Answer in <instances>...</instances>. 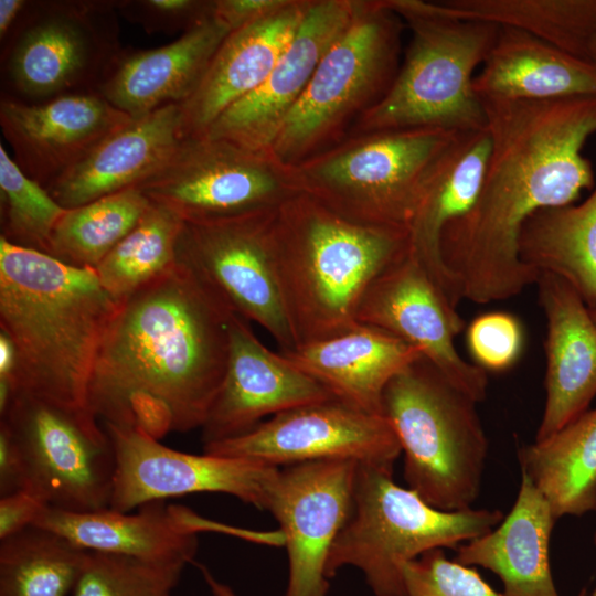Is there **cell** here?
I'll return each instance as SVG.
<instances>
[{
  "label": "cell",
  "instance_id": "cell-9",
  "mask_svg": "<svg viewBox=\"0 0 596 596\" xmlns=\"http://www.w3.org/2000/svg\"><path fill=\"white\" fill-rule=\"evenodd\" d=\"M457 131L385 129L347 136L295 166L301 192L364 224L408 230L426 179Z\"/></svg>",
  "mask_w": 596,
  "mask_h": 596
},
{
  "label": "cell",
  "instance_id": "cell-13",
  "mask_svg": "<svg viewBox=\"0 0 596 596\" xmlns=\"http://www.w3.org/2000/svg\"><path fill=\"white\" fill-rule=\"evenodd\" d=\"M278 209V207H277ZM184 221L177 260L234 315L263 327L280 352L297 347L280 286L276 210Z\"/></svg>",
  "mask_w": 596,
  "mask_h": 596
},
{
  "label": "cell",
  "instance_id": "cell-32",
  "mask_svg": "<svg viewBox=\"0 0 596 596\" xmlns=\"http://www.w3.org/2000/svg\"><path fill=\"white\" fill-rule=\"evenodd\" d=\"M439 3L455 17L523 30L587 62L596 41V0H447Z\"/></svg>",
  "mask_w": 596,
  "mask_h": 596
},
{
  "label": "cell",
  "instance_id": "cell-14",
  "mask_svg": "<svg viewBox=\"0 0 596 596\" xmlns=\"http://www.w3.org/2000/svg\"><path fill=\"white\" fill-rule=\"evenodd\" d=\"M115 451L109 508L130 512L152 501L225 493L266 510L278 467L256 460L179 451L137 427L103 423Z\"/></svg>",
  "mask_w": 596,
  "mask_h": 596
},
{
  "label": "cell",
  "instance_id": "cell-7",
  "mask_svg": "<svg viewBox=\"0 0 596 596\" xmlns=\"http://www.w3.org/2000/svg\"><path fill=\"white\" fill-rule=\"evenodd\" d=\"M499 509L443 511L394 482L393 470L359 464L352 513L334 540L326 575L356 567L375 596H407L405 563L435 549H456L494 529Z\"/></svg>",
  "mask_w": 596,
  "mask_h": 596
},
{
  "label": "cell",
  "instance_id": "cell-26",
  "mask_svg": "<svg viewBox=\"0 0 596 596\" xmlns=\"http://www.w3.org/2000/svg\"><path fill=\"white\" fill-rule=\"evenodd\" d=\"M557 520L544 496L521 473L509 513L488 533L457 546L454 560L494 573L503 596H560L550 565Z\"/></svg>",
  "mask_w": 596,
  "mask_h": 596
},
{
  "label": "cell",
  "instance_id": "cell-49",
  "mask_svg": "<svg viewBox=\"0 0 596 596\" xmlns=\"http://www.w3.org/2000/svg\"><path fill=\"white\" fill-rule=\"evenodd\" d=\"M587 595V590L586 588H583L577 596H586Z\"/></svg>",
  "mask_w": 596,
  "mask_h": 596
},
{
  "label": "cell",
  "instance_id": "cell-43",
  "mask_svg": "<svg viewBox=\"0 0 596 596\" xmlns=\"http://www.w3.org/2000/svg\"><path fill=\"white\" fill-rule=\"evenodd\" d=\"M22 454L8 427L0 423V497L25 488Z\"/></svg>",
  "mask_w": 596,
  "mask_h": 596
},
{
  "label": "cell",
  "instance_id": "cell-27",
  "mask_svg": "<svg viewBox=\"0 0 596 596\" xmlns=\"http://www.w3.org/2000/svg\"><path fill=\"white\" fill-rule=\"evenodd\" d=\"M490 148L487 128L457 132L432 167L408 226L411 253L455 308L460 298L441 260L440 237L476 202Z\"/></svg>",
  "mask_w": 596,
  "mask_h": 596
},
{
  "label": "cell",
  "instance_id": "cell-4",
  "mask_svg": "<svg viewBox=\"0 0 596 596\" xmlns=\"http://www.w3.org/2000/svg\"><path fill=\"white\" fill-rule=\"evenodd\" d=\"M274 233L297 347L359 323L358 310L370 285L411 249L407 228L348 220L305 193L276 210Z\"/></svg>",
  "mask_w": 596,
  "mask_h": 596
},
{
  "label": "cell",
  "instance_id": "cell-50",
  "mask_svg": "<svg viewBox=\"0 0 596 596\" xmlns=\"http://www.w3.org/2000/svg\"><path fill=\"white\" fill-rule=\"evenodd\" d=\"M594 544L596 545V530H595V533H594ZM592 596H596V588H595Z\"/></svg>",
  "mask_w": 596,
  "mask_h": 596
},
{
  "label": "cell",
  "instance_id": "cell-28",
  "mask_svg": "<svg viewBox=\"0 0 596 596\" xmlns=\"http://www.w3.org/2000/svg\"><path fill=\"white\" fill-rule=\"evenodd\" d=\"M33 525L54 532L75 546L153 562L191 564L198 534L182 530L164 501H152L132 513L110 508L67 511L47 505Z\"/></svg>",
  "mask_w": 596,
  "mask_h": 596
},
{
  "label": "cell",
  "instance_id": "cell-40",
  "mask_svg": "<svg viewBox=\"0 0 596 596\" xmlns=\"http://www.w3.org/2000/svg\"><path fill=\"white\" fill-rule=\"evenodd\" d=\"M119 15L147 33L187 32L212 15L213 0H117Z\"/></svg>",
  "mask_w": 596,
  "mask_h": 596
},
{
  "label": "cell",
  "instance_id": "cell-38",
  "mask_svg": "<svg viewBox=\"0 0 596 596\" xmlns=\"http://www.w3.org/2000/svg\"><path fill=\"white\" fill-rule=\"evenodd\" d=\"M402 574L407 596H503L471 566L448 560L443 549L405 563Z\"/></svg>",
  "mask_w": 596,
  "mask_h": 596
},
{
  "label": "cell",
  "instance_id": "cell-37",
  "mask_svg": "<svg viewBox=\"0 0 596 596\" xmlns=\"http://www.w3.org/2000/svg\"><path fill=\"white\" fill-rule=\"evenodd\" d=\"M187 564L88 552L72 596H171Z\"/></svg>",
  "mask_w": 596,
  "mask_h": 596
},
{
  "label": "cell",
  "instance_id": "cell-45",
  "mask_svg": "<svg viewBox=\"0 0 596 596\" xmlns=\"http://www.w3.org/2000/svg\"><path fill=\"white\" fill-rule=\"evenodd\" d=\"M15 368L17 355L14 347L7 334L0 331V382L9 384L12 391Z\"/></svg>",
  "mask_w": 596,
  "mask_h": 596
},
{
  "label": "cell",
  "instance_id": "cell-36",
  "mask_svg": "<svg viewBox=\"0 0 596 596\" xmlns=\"http://www.w3.org/2000/svg\"><path fill=\"white\" fill-rule=\"evenodd\" d=\"M65 211L45 188L22 172L0 143V237L47 254L53 230Z\"/></svg>",
  "mask_w": 596,
  "mask_h": 596
},
{
  "label": "cell",
  "instance_id": "cell-35",
  "mask_svg": "<svg viewBox=\"0 0 596 596\" xmlns=\"http://www.w3.org/2000/svg\"><path fill=\"white\" fill-rule=\"evenodd\" d=\"M183 222L151 202L136 226L95 267L104 289L120 302L173 267Z\"/></svg>",
  "mask_w": 596,
  "mask_h": 596
},
{
  "label": "cell",
  "instance_id": "cell-15",
  "mask_svg": "<svg viewBox=\"0 0 596 596\" xmlns=\"http://www.w3.org/2000/svg\"><path fill=\"white\" fill-rule=\"evenodd\" d=\"M203 453L278 468L344 459L393 470L402 449L383 415L330 398L276 414L241 436L203 444Z\"/></svg>",
  "mask_w": 596,
  "mask_h": 596
},
{
  "label": "cell",
  "instance_id": "cell-46",
  "mask_svg": "<svg viewBox=\"0 0 596 596\" xmlns=\"http://www.w3.org/2000/svg\"><path fill=\"white\" fill-rule=\"evenodd\" d=\"M198 568L201 571L202 576L213 596H237L228 585L216 579L206 566L198 564Z\"/></svg>",
  "mask_w": 596,
  "mask_h": 596
},
{
  "label": "cell",
  "instance_id": "cell-16",
  "mask_svg": "<svg viewBox=\"0 0 596 596\" xmlns=\"http://www.w3.org/2000/svg\"><path fill=\"white\" fill-rule=\"evenodd\" d=\"M358 465L329 459L279 468L266 510L277 520L287 551L285 596H328L327 562L352 513Z\"/></svg>",
  "mask_w": 596,
  "mask_h": 596
},
{
  "label": "cell",
  "instance_id": "cell-2",
  "mask_svg": "<svg viewBox=\"0 0 596 596\" xmlns=\"http://www.w3.org/2000/svg\"><path fill=\"white\" fill-rule=\"evenodd\" d=\"M231 312L183 264L119 302L94 366L88 406L119 424L145 393L171 411L173 432L201 428L222 384Z\"/></svg>",
  "mask_w": 596,
  "mask_h": 596
},
{
  "label": "cell",
  "instance_id": "cell-6",
  "mask_svg": "<svg viewBox=\"0 0 596 596\" xmlns=\"http://www.w3.org/2000/svg\"><path fill=\"white\" fill-rule=\"evenodd\" d=\"M471 395L423 356L387 384L382 414L404 455L407 488L443 511L473 508L489 440Z\"/></svg>",
  "mask_w": 596,
  "mask_h": 596
},
{
  "label": "cell",
  "instance_id": "cell-29",
  "mask_svg": "<svg viewBox=\"0 0 596 596\" xmlns=\"http://www.w3.org/2000/svg\"><path fill=\"white\" fill-rule=\"evenodd\" d=\"M481 72L479 98L550 100L596 96V65L520 29L500 26Z\"/></svg>",
  "mask_w": 596,
  "mask_h": 596
},
{
  "label": "cell",
  "instance_id": "cell-12",
  "mask_svg": "<svg viewBox=\"0 0 596 596\" xmlns=\"http://www.w3.org/2000/svg\"><path fill=\"white\" fill-rule=\"evenodd\" d=\"M91 411L18 392L0 415L22 454L25 488L47 505L75 512L109 508L116 458Z\"/></svg>",
  "mask_w": 596,
  "mask_h": 596
},
{
  "label": "cell",
  "instance_id": "cell-21",
  "mask_svg": "<svg viewBox=\"0 0 596 596\" xmlns=\"http://www.w3.org/2000/svg\"><path fill=\"white\" fill-rule=\"evenodd\" d=\"M536 285L546 318L545 404L534 439L541 441L588 411L596 396V323L564 279L541 273Z\"/></svg>",
  "mask_w": 596,
  "mask_h": 596
},
{
  "label": "cell",
  "instance_id": "cell-48",
  "mask_svg": "<svg viewBox=\"0 0 596 596\" xmlns=\"http://www.w3.org/2000/svg\"><path fill=\"white\" fill-rule=\"evenodd\" d=\"M589 313L593 321L596 323V308H589Z\"/></svg>",
  "mask_w": 596,
  "mask_h": 596
},
{
  "label": "cell",
  "instance_id": "cell-39",
  "mask_svg": "<svg viewBox=\"0 0 596 596\" xmlns=\"http://www.w3.org/2000/svg\"><path fill=\"white\" fill-rule=\"evenodd\" d=\"M523 344L522 326L508 312L482 313L467 328L469 352L476 365L486 372H502L513 366L522 353Z\"/></svg>",
  "mask_w": 596,
  "mask_h": 596
},
{
  "label": "cell",
  "instance_id": "cell-34",
  "mask_svg": "<svg viewBox=\"0 0 596 596\" xmlns=\"http://www.w3.org/2000/svg\"><path fill=\"white\" fill-rule=\"evenodd\" d=\"M150 204L139 189L130 188L66 209L53 230L47 254L75 267L95 268Z\"/></svg>",
  "mask_w": 596,
  "mask_h": 596
},
{
  "label": "cell",
  "instance_id": "cell-41",
  "mask_svg": "<svg viewBox=\"0 0 596 596\" xmlns=\"http://www.w3.org/2000/svg\"><path fill=\"white\" fill-rule=\"evenodd\" d=\"M46 507L44 499L29 488L0 497V541L32 526Z\"/></svg>",
  "mask_w": 596,
  "mask_h": 596
},
{
  "label": "cell",
  "instance_id": "cell-10",
  "mask_svg": "<svg viewBox=\"0 0 596 596\" xmlns=\"http://www.w3.org/2000/svg\"><path fill=\"white\" fill-rule=\"evenodd\" d=\"M110 0L29 1L1 43V96L39 103L98 92L124 52Z\"/></svg>",
  "mask_w": 596,
  "mask_h": 596
},
{
  "label": "cell",
  "instance_id": "cell-18",
  "mask_svg": "<svg viewBox=\"0 0 596 596\" xmlns=\"http://www.w3.org/2000/svg\"><path fill=\"white\" fill-rule=\"evenodd\" d=\"M131 118L98 92L39 103L0 97V127L12 159L45 189Z\"/></svg>",
  "mask_w": 596,
  "mask_h": 596
},
{
  "label": "cell",
  "instance_id": "cell-33",
  "mask_svg": "<svg viewBox=\"0 0 596 596\" xmlns=\"http://www.w3.org/2000/svg\"><path fill=\"white\" fill-rule=\"evenodd\" d=\"M86 554L36 525L1 540L0 596H66L77 582Z\"/></svg>",
  "mask_w": 596,
  "mask_h": 596
},
{
  "label": "cell",
  "instance_id": "cell-11",
  "mask_svg": "<svg viewBox=\"0 0 596 596\" xmlns=\"http://www.w3.org/2000/svg\"><path fill=\"white\" fill-rule=\"evenodd\" d=\"M183 221L274 210L302 193L295 167L273 151H255L207 136L184 138L137 187Z\"/></svg>",
  "mask_w": 596,
  "mask_h": 596
},
{
  "label": "cell",
  "instance_id": "cell-31",
  "mask_svg": "<svg viewBox=\"0 0 596 596\" xmlns=\"http://www.w3.org/2000/svg\"><path fill=\"white\" fill-rule=\"evenodd\" d=\"M518 460L557 519L596 511V408L519 448Z\"/></svg>",
  "mask_w": 596,
  "mask_h": 596
},
{
  "label": "cell",
  "instance_id": "cell-1",
  "mask_svg": "<svg viewBox=\"0 0 596 596\" xmlns=\"http://www.w3.org/2000/svg\"><path fill=\"white\" fill-rule=\"evenodd\" d=\"M480 99L491 142L485 177L472 206L443 230L440 256L459 298L488 304L538 281L519 256L525 221L594 187L583 148L596 134V96Z\"/></svg>",
  "mask_w": 596,
  "mask_h": 596
},
{
  "label": "cell",
  "instance_id": "cell-17",
  "mask_svg": "<svg viewBox=\"0 0 596 596\" xmlns=\"http://www.w3.org/2000/svg\"><path fill=\"white\" fill-rule=\"evenodd\" d=\"M356 320L400 338L476 401L486 398L487 372L460 356L454 344L465 320L411 249L373 280Z\"/></svg>",
  "mask_w": 596,
  "mask_h": 596
},
{
  "label": "cell",
  "instance_id": "cell-42",
  "mask_svg": "<svg viewBox=\"0 0 596 596\" xmlns=\"http://www.w3.org/2000/svg\"><path fill=\"white\" fill-rule=\"evenodd\" d=\"M288 2L289 0H213L212 14L233 32L277 12Z\"/></svg>",
  "mask_w": 596,
  "mask_h": 596
},
{
  "label": "cell",
  "instance_id": "cell-25",
  "mask_svg": "<svg viewBox=\"0 0 596 596\" xmlns=\"http://www.w3.org/2000/svg\"><path fill=\"white\" fill-rule=\"evenodd\" d=\"M280 353L322 384L334 398L380 415H383L382 397L387 384L422 356L400 338L360 322L331 338Z\"/></svg>",
  "mask_w": 596,
  "mask_h": 596
},
{
  "label": "cell",
  "instance_id": "cell-19",
  "mask_svg": "<svg viewBox=\"0 0 596 596\" xmlns=\"http://www.w3.org/2000/svg\"><path fill=\"white\" fill-rule=\"evenodd\" d=\"M330 398L322 384L283 353L270 351L247 320L233 315L227 366L201 427L203 444L241 436L266 416Z\"/></svg>",
  "mask_w": 596,
  "mask_h": 596
},
{
  "label": "cell",
  "instance_id": "cell-30",
  "mask_svg": "<svg viewBox=\"0 0 596 596\" xmlns=\"http://www.w3.org/2000/svg\"><path fill=\"white\" fill-rule=\"evenodd\" d=\"M519 256L538 274L564 279L596 308V188L578 205L533 213L521 228Z\"/></svg>",
  "mask_w": 596,
  "mask_h": 596
},
{
  "label": "cell",
  "instance_id": "cell-24",
  "mask_svg": "<svg viewBox=\"0 0 596 596\" xmlns=\"http://www.w3.org/2000/svg\"><path fill=\"white\" fill-rule=\"evenodd\" d=\"M230 33L212 14L167 45L124 50L98 93L131 117L181 104L194 93Z\"/></svg>",
  "mask_w": 596,
  "mask_h": 596
},
{
  "label": "cell",
  "instance_id": "cell-20",
  "mask_svg": "<svg viewBox=\"0 0 596 596\" xmlns=\"http://www.w3.org/2000/svg\"><path fill=\"white\" fill-rule=\"evenodd\" d=\"M354 1L310 0L299 28L266 81L226 109L203 135L255 151H270L320 60L348 26Z\"/></svg>",
  "mask_w": 596,
  "mask_h": 596
},
{
  "label": "cell",
  "instance_id": "cell-47",
  "mask_svg": "<svg viewBox=\"0 0 596 596\" xmlns=\"http://www.w3.org/2000/svg\"><path fill=\"white\" fill-rule=\"evenodd\" d=\"M589 62L594 65H596V41L594 42L590 54H589Z\"/></svg>",
  "mask_w": 596,
  "mask_h": 596
},
{
  "label": "cell",
  "instance_id": "cell-3",
  "mask_svg": "<svg viewBox=\"0 0 596 596\" xmlns=\"http://www.w3.org/2000/svg\"><path fill=\"white\" fill-rule=\"evenodd\" d=\"M118 307L95 268L0 237V331L15 350L14 394L91 411L94 366Z\"/></svg>",
  "mask_w": 596,
  "mask_h": 596
},
{
  "label": "cell",
  "instance_id": "cell-23",
  "mask_svg": "<svg viewBox=\"0 0 596 596\" xmlns=\"http://www.w3.org/2000/svg\"><path fill=\"white\" fill-rule=\"evenodd\" d=\"M183 139L180 104L132 117L46 190L64 209L137 187Z\"/></svg>",
  "mask_w": 596,
  "mask_h": 596
},
{
  "label": "cell",
  "instance_id": "cell-5",
  "mask_svg": "<svg viewBox=\"0 0 596 596\" xmlns=\"http://www.w3.org/2000/svg\"><path fill=\"white\" fill-rule=\"evenodd\" d=\"M384 2L409 30V43L391 88L349 135L403 128L486 129L473 73L487 60L500 25L455 17L439 2Z\"/></svg>",
  "mask_w": 596,
  "mask_h": 596
},
{
  "label": "cell",
  "instance_id": "cell-44",
  "mask_svg": "<svg viewBox=\"0 0 596 596\" xmlns=\"http://www.w3.org/2000/svg\"><path fill=\"white\" fill-rule=\"evenodd\" d=\"M28 2L26 0H0V43H3L12 33Z\"/></svg>",
  "mask_w": 596,
  "mask_h": 596
},
{
  "label": "cell",
  "instance_id": "cell-8",
  "mask_svg": "<svg viewBox=\"0 0 596 596\" xmlns=\"http://www.w3.org/2000/svg\"><path fill=\"white\" fill-rule=\"evenodd\" d=\"M403 20L384 0H355L352 18L320 60L286 117L273 153L295 167L336 146L391 88L400 68Z\"/></svg>",
  "mask_w": 596,
  "mask_h": 596
},
{
  "label": "cell",
  "instance_id": "cell-22",
  "mask_svg": "<svg viewBox=\"0 0 596 596\" xmlns=\"http://www.w3.org/2000/svg\"><path fill=\"white\" fill-rule=\"evenodd\" d=\"M309 3L289 0L277 12L225 38L194 93L180 104L183 139L202 136L226 109L266 81Z\"/></svg>",
  "mask_w": 596,
  "mask_h": 596
}]
</instances>
